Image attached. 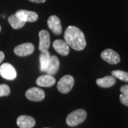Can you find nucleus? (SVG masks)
Masks as SVG:
<instances>
[{
  "label": "nucleus",
  "mask_w": 128,
  "mask_h": 128,
  "mask_svg": "<svg viewBox=\"0 0 128 128\" xmlns=\"http://www.w3.org/2000/svg\"><path fill=\"white\" fill-rule=\"evenodd\" d=\"M65 41L74 50H81L86 46L84 34L80 28L74 26H69L64 34Z\"/></svg>",
  "instance_id": "1"
},
{
  "label": "nucleus",
  "mask_w": 128,
  "mask_h": 128,
  "mask_svg": "<svg viewBox=\"0 0 128 128\" xmlns=\"http://www.w3.org/2000/svg\"><path fill=\"white\" fill-rule=\"evenodd\" d=\"M87 118V112L83 109L74 110L67 116L66 123L70 127H76L81 124Z\"/></svg>",
  "instance_id": "2"
},
{
  "label": "nucleus",
  "mask_w": 128,
  "mask_h": 128,
  "mask_svg": "<svg viewBox=\"0 0 128 128\" xmlns=\"http://www.w3.org/2000/svg\"><path fill=\"white\" fill-rule=\"evenodd\" d=\"M74 78L73 76L66 75L64 76V77L60 79V80L58 82L57 85V88L58 91L60 92L61 93H68L71 90L74 86Z\"/></svg>",
  "instance_id": "3"
},
{
  "label": "nucleus",
  "mask_w": 128,
  "mask_h": 128,
  "mask_svg": "<svg viewBox=\"0 0 128 128\" xmlns=\"http://www.w3.org/2000/svg\"><path fill=\"white\" fill-rule=\"evenodd\" d=\"M0 76L3 78L12 80L16 78V70L12 64L5 63L0 66Z\"/></svg>",
  "instance_id": "4"
},
{
  "label": "nucleus",
  "mask_w": 128,
  "mask_h": 128,
  "mask_svg": "<svg viewBox=\"0 0 128 128\" xmlns=\"http://www.w3.org/2000/svg\"><path fill=\"white\" fill-rule=\"evenodd\" d=\"M26 97L29 100L39 102L44 99L45 92L41 88H31L26 92Z\"/></svg>",
  "instance_id": "5"
},
{
  "label": "nucleus",
  "mask_w": 128,
  "mask_h": 128,
  "mask_svg": "<svg viewBox=\"0 0 128 128\" xmlns=\"http://www.w3.org/2000/svg\"><path fill=\"white\" fill-rule=\"evenodd\" d=\"M101 58L110 64H117L120 61L119 54L112 49H105L101 54Z\"/></svg>",
  "instance_id": "6"
},
{
  "label": "nucleus",
  "mask_w": 128,
  "mask_h": 128,
  "mask_svg": "<svg viewBox=\"0 0 128 128\" xmlns=\"http://www.w3.org/2000/svg\"><path fill=\"white\" fill-rule=\"evenodd\" d=\"M15 14L24 22H34L38 19V14L32 11H28L24 9L18 10Z\"/></svg>",
  "instance_id": "7"
},
{
  "label": "nucleus",
  "mask_w": 128,
  "mask_h": 128,
  "mask_svg": "<svg viewBox=\"0 0 128 128\" xmlns=\"http://www.w3.org/2000/svg\"><path fill=\"white\" fill-rule=\"evenodd\" d=\"M39 46L38 49L41 52L47 51L50 46V35L46 30H41L39 32Z\"/></svg>",
  "instance_id": "8"
},
{
  "label": "nucleus",
  "mask_w": 128,
  "mask_h": 128,
  "mask_svg": "<svg viewBox=\"0 0 128 128\" xmlns=\"http://www.w3.org/2000/svg\"><path fill=\"white\" fill-rule=\"evenodd\" d=\"M34 50V46L31 43L20 44L14 48V54L18 56H26L32 54Z\"/></svg>",
  "instance_id": "9"
},
{
  "label": "nucleus",
  "mask_w": 128,
  "mask_h": 128,
  "mask_svg": "<svg viewBox=\"0 0 128 128\" xmlns=\"http://www.w3.org/2000/svg\"><path fill=\"white\" fill-rule=\"evenodd\" d=\"M48 26L50 30L54 33L55 34L59 35L62 32V26L60 21L59 18L56 16V15H52L48 19Z\"/></svg>",
  "instance_id": "10"
},
{
  "label": "nucleus",
  "mask_w": 128,
  "mask_h": 128,
  "mask_svg": "<svg viewBox=\"0 0 128 128\" xmlns=\"http://www.w3.org/2000/svg\"><path fill=\"white\" fill-rule=\"evenodd\" d=\"M53 47L57 53L61 56H67L70 51V46L65 41L63 40H56L53 42Z\"/></svg>",
  "instance_id": "11"
},
{
  "label": "nucleus",
  "mask_w": 128,
  "mask_h": 128,
  "mask_svg": "<svg viewBox=\"0 0 128 128\" xmlns=\"http://www.w3.org/2000/svg\"><path fill=\"white\" fill-rule=\"evenodd\" d=\"M16 124L20 128H32L35 126L36 121L31 116L21 115L17 118Z\"/></svg>",
  "instance_id": "12"
},
{
  "label": "nucleus",
  "mask_w": 128,
  "mask_h": 128,
  "mask_svg": "<svg viewBox=\"0 0 128 128\" xmlns=\"http://www.w3.org/2000/svg\"><path fill=\"white\" fill-rule=\"evenodd\" d=\"M56 83V79L48 74L43 75L37 78L36 84L40 87H51Z\"/></svg>",
  "instance_id": "13"
},
{
  "label": "nucleus",
  "mask_w": 128,
  "mask_h": 128,
  "mask_svg": "<svg viewBox=\"0 0 128 128\" xmlns=\"http://www.w3.org/2000/svg\"><path fill=\"white\" fill-rule=\"evenodd\" d=\"M59 64V60H58L57 56H50L47 68L46 70V72L47 73V74L50 75V76L55 75L56 73H57V71L58 70Z\"/></svg>",
  "instance_id": "14"
},
{
  "label": "nucleus",
  "mask_w": 128,
  "mask_h": 128,
  "mask_svg": "<svg viewBox=\"0 0 128 128\" xmlns=\"http://www.w3.org/2000/svg\"><path fill=\"white\" fill-rule=\"evenodd\" d=\"M96 83L98 86H99L101 88H110L113 86L116 83V80L115 78L112 76H108L104 78H98L96 80Z\"/></svg>",
  "instance_id": "15"
},
{
  "label": "nucleus",
  "mask_w": 128,
  "mask_h": 128,
  "mask_svg": "<svg viewBox=\"0 0 128 128\" xmlns=\"http://www.w3.org/2000/svg\"><path fill=\"white\" fill-rule=\"evenodd\" d=\"M50 56H51L50 55V53L48 50L45 52H41L39 59H40V70L41 72H46Z\"/></svg>",
  "instance_id": "16"
},
{
  "label": "nucleus",
  "mask_w": 128,
  "mask_h": 128,
  "mask_svg": "<svg viewBox=\"0 0 128 128\" xmlns=\"http://www.w3.org/2000/svg\"><path fill=\"white\" fill-rule=\"evenodd\" d=\"M8 22L9 24L12 26V27L14 29H18L20 28L23 27L26 24L23 21H22L15 14L9 16L8 18Z\"/></svg>",
  "instance_id": "17"
},
{
  "label": "nucleus",
  "mask_w": 128,
  "mask_h": 128,
  "mask_svg": "<svg viewBox=\"0 0 128 128\" xmlns=\"http://www.w3.org/2000/svg\"><path fill=\"white\" fill-rule=\"evenodd\" d=\"M112 75L114 78H118L120 80L125 81V82H128V72H125L123 70H116L112 71Z\"/></svg>",
  "instance_id": "18"
},
{
  "label": "nucleus",
  "mask_w": 128,
  "mask_h": 128,
  "mask_svg": "<svg viewBox=\"0 0 128 128\" xmlns=\"http://www.w3.org/2000/svg\"><path fill=\"white\" fill-rule=\"evenodd\" d=\"M10 88L9 86L6 84H2L0 85V97L3 96H8L10 94Z\"/></svg>",
  "instance_id": "19"
},
{
  "label": "nucleus",
  "mask_w": 128,
  "mask_h": 128,
  "mask_svg": "<svg viewBox=\"0 0 128 128\" xmlns=\"http://www.w3.org/2000/svg\"><path fill=\"white\" fill-rule=\"evenodd\" d=\"M120 100L121 103H122L123 105L128 107V95L122 93L120 96Z\"/></svg>",
  "instance_id": "20"
},
{
  "label": "nucleus",
  "mask_w": 128,
  "mask_h": 128,
  "mask_svg": "<svg viewBox=\"0 0 128 128\" xmlns=\"http://www.w3.org/2000/svg\"><path fill=\"white\" fill-rule=\"evenodd\" d=\"M120 92L123 94L128 95V85H124L120 88Z\"/></svg>",
  "instance_id": "21"
},
{
  "label": "nucleus",
  "mask_w": 128,
  "mask_h": 128,
  "mask_svg": "<svg viewBox=\"0 0 128 128\" xmlns=\"http://www.w3.org/2000/svg\"><path fill=\"white\" fill-rule=\"evenodd\" d=\"M31 2H35V3H44L46 0H28Z\"/></svg>",
  "instance_id": "22"
},
{
  "label": "nucleus",
  "mask_w": 128,
  "mask_h": 128,
  "mask_svg": "<svg viewBox=\"0 0 128 128\" xmlns=\"http://www.w3.org/2000/svg\"><path fill=\"white\" fill-rule=\"evenodd\" d=\"M4 59V54L0 50V64L3 61Z\"/></svg>",
  "instance_id": "23"
},
{
  "label": "nucleus",
  "mask_w": 128,
  "mask_h": 128,
  "mask_svg": "<svg viewBox=\"0 0 128 128\" xmlns=\"http://www.w3.org/2000/svg\"><path fill=\"white\" fill-rule=\"evenodd\" d=\"M0 32H1V26H0Z\"/></svg>",
  "instance_id": "24"
},
{
  "label": "nucleus",
  "mask_w": 128,
  "mask_h": 128,
  "mask_svg": "<svg viewBox=\"0 0 128 128\" xmlns=\"http://www.w3.org/2000/svg\"></svg>",
  "instance_id": "25"
}]
</instances>
